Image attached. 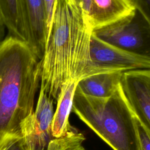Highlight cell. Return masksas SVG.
I'll use <instances>...</instances> for the list:
<instances>
[{"label":"cell","instance_id":"1","mask_svg":"<svg viewBox=\"0 0 150 150\" xmlns=\"http://www.w3.org/2000/svg\"><path fill=\"white\" fill-rule=\"evenodd\" d=\"M93 31L73 0H56L40 60V89L57 101L63 87L95 74Z\"/></svg>","mask_w":150,"mask_h":150},{"label":"cell","instance_id":"2","mask_svg":"<svg viewBox=\"0 0 150 150\" xmlns=\"http://www.w3.org/2000/svg\"><path fill=\"white\" fill-rule=\"evenodd\" d=\"M40 62L24 42L8 36L0 44V150L22 138L21 124L34 112Z\"/></svg>","mask_w":150,"mask_h":150},{"label":"cell","instance_id":"3","mask_svg":"<svg viewBox=\"0 0 150 150\" xmlns=\"http://www.w3.org/2000/svg\"><path fill=\"white\" fill-rule=\"evenodd\" d=\"M71 111L113 150H139L135 117L121 84L105 98L84 95L76 88Z\"/></svg>","mask_w":150,"mask_h":150},{"label":"cell","instance_id":"4","mask_svg":"<svg viewBox=\"0 0 150 150\" xmlns=\"http://www.w3.org/2000/svg\"><path fill=\"white\" fill-rule=\"evenodd\" d=\"M92 33L111 45L150 56V26L137 9L131 15Z\"/></svg>","mask_w":150,"mask_h":150},{"label":"cell","instance_id":"5","mask_svg":"<svg viewBox=\"0 0 150 150\" xmlns=\"http://www.w3.org/2000/svg\"><path fill=\"white\" fill-rule=\"evenodd\" d=\"M90 57L96 74L150 69V56L138 54L111 45L97 38L93 33Z\"/></svg>","mask_w":150,"mask_h":150},{"label":"cell","instance_id":"6","mask_svg":"<svg viewBox=\"0 0 150 150\" xmlns=\"http://www.w3.org/2000/svg\"><path fill=\"white\" fill-rule=\"evenodd\" d=\"M53 100L39 92L36 110L21 124L22 139L26 150H45L53 138L52 124L54 115Z\"/></svg>","mask_w":150,"mask_h":150},{"label":"cell","instance_id":"7","mask_svg":"<svg viewBox=\"0 0 150 150\" xmlns=\"http://www.w3.org/2000/svg\"><path fill=\"white\" fill-rule=\"evenodd\" d=\"M121 86L134 115L150 135V69L124 71Z\"/></svg>","mask_w":150,"mask_h":150},{"label":"cell","instance_id":"8","mask_svg":"<svg viewBox=\"0 0 150 150\" xmlns=\"http://www.w3.org/2000/svg\"><path fill=\"white\" fill-rule=\"evenodd\" d=\"M135 9L132 0H92L90 28L93 31L106 26L131 15Z\"/></svg>","mask_w":150,"mask_h":150},{"label":"cell","instance_id":"9","mask_svg":"<svg viewBox=\"0 0 150 150\" xmlns=\"http://www.w3.org/2000/svg\"><path fill=\"white\" fill-rule=\"evenodd\" d=\"M29 31V46L40 60L47 34L44 0H23Z\"/></svg>","mask_w":150,"mask_h":150},{"label":"cell","instance_id":"10","mask_svg":"<svg viewBox=\"0 0 150 150\" xmlns=\"http://www.w3.org/2000/svg\"><path fill=\"white\" fill-rule=\"evenodd\" d=\"M0 24L8 30V36L29 45V31L23 0H0Z\"/></svg>","mask_w":150,"mask_h":150},{"label":"cell","instance_id":"11","mask_svg":"<svg viewBox=\"0 0 150 150\" xmlns=\"http://www.w3.org/2000/svg\"><path fill=\"white\" fill-rule=\"evenodd\" d=\"M122 71L95 74L80 80L76 88L84 95L105 98L112 96L121 84Z\"/></svg>","mask_w":150,"mask_h":150},{"label":"cell","instance_id":"12","mask_svg":"<svg viewBox=\"0 0 150 150\" xmlns=\"http://www.w3.org/2000/svg\"><path fill=\"white\" fill-rule=\"evenodd\" d=\"M77 84V81H73L65 85L56 101L57 107L52 124V134L53 138H59L64 135L71 127L69 117L72 110Z\"/></svg>","mask_w":150,"mask_h":150},{"label":"cell","instance_id":"13","mask_svg":"<svg viewBox=\"0 0 150 150\" xmlns=\"http://www.w3.org/2000/svg\"><path fill=\"white\" fill-rule=\"evenodd\" d=\"M84 140V136L71 126L64 135L51 139L46 150H86L83 146Z\"/></svg>","mask_w":150,"mask_h":150},{"label":"cell","instance_id":"14","mask_svg":"<svg viewBox=\"0 0 150 150\" xmlns=\"http://www.w3.org/2000/svg\"><path fill=\"white\" fill-rule=\"evenodd\" d=\"M135 117V116H134ZM135 122L138 137L139 150H150V135L135 117Z\"/></svg>","mask_w":150,"mask_h":150},{"label":"cell","instance_id":"15","mask_svg":"<svg viewBox=\"0 0 150 150\" xmlns=\"http://www.w3.org/2000/svg\"><path fill=\"white\" fill-rule=\"evenodd\" d=\"M132 2L150 26V0H132Z\"/></svg>","mask_w":150,"mask_h":150},{"label":"cell","instance_id":"16","mask_svg":"<svg viewBox=\"0 0 150 150\" xmlns=\"http://www.w3.org/2000/svg\"><path fill=\"white\" fill-rule=\"evenodd\" d=\"M73 1L80 9L85 22L90 28L89 21L92 0H73Z\"/></svg>","mask_w":150,"mask_h":150},{"label":"cell","instance_id":"17","mask_svg":"<svg viewBox=\"0 0 150 150\" xmlns=\"http://www.w3.org/2000/svg\"><path fill=\"white\" fill-rule=\"evenodd\" d=\"M55 1L56 0H44L45 9V13H46V18L47 32V29L49 28L50 21L52 19V16L53 13Z\"/></svg>","mask_w":150,"mask_h":150},{"label":"cell","instance_id":"18","mask_svg":"<svg viewBox=\"0 0 150 150\" xmlns=\"http://www.w3.org/2000/svg\"><path fill=\"white\" fill-rule=\"evenodd\" d=\"M6 150H26V149L21 138L13 143Z\"/></svg>","mask_w":150,"mask_h":150},{"label":"cell","instance_id":"19","mask_svg":"<svg viewBox=\"0 0 150 150\" xmlns=\"http://www.w3.org/2000/svg\"><path fill=\"white\" fill-rule=\"evenodd\" d=\"M5 28L0 24V44L5 39Z\"/></svg>","mask_w":150,"mask_h":150}]
</instances>
